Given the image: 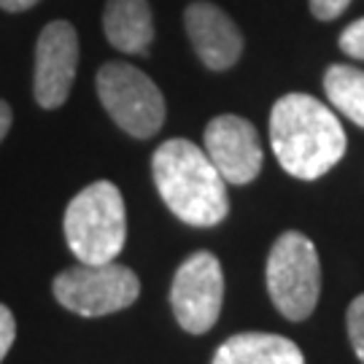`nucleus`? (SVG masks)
Instances as JSON below:
<instances>
[{"mask_svg":"<svg viewBox=\"0 0 364 364\" xmlns=\"http://www.w3.org/2000/svg\"><path fill=\"white\" fill-rule=\"evenodd\" d=\"M108 43L124 54H146L154 43V14L149 0H108L103 11Z\"/></svg>","mask_w":364,"mask_h":364,"instance_id":"9b49d317","label":"nucleus"},{"mask_svg":"<svg viewBox=\"0 0 364 364\" xmlns=\"http://www.w3.org/2000/svg\"><path fill=\"white\" fill-rule=\"evenodd\" d=\"M324 92L335 111L364 127V70L353 65H329L324 73Z\"/></svg>","mask_w":364,"mask_h":364,"instance_id":"ddd939ff","label":"nucleus"},{"mask_svg":"<svg viewBox=\"0 0 364 364\" xmlns=\"http://www.w3.org/2000/svg\"><path fill=\"white\" fill-rule=\"evenodd\" d=\"M308 6H311V14L316 19L332 22V19H338L340 14L351 6V0H308Z\"/></svg>","mask_w":364,"mask_h":364,"instance_id":"dca6fc26","label":"nucleus"},{"mask_svg":"<svg viewBox=\"0 0 364 364\" xmlns=\"http://www.w3.org/2000/svg\"><path fill=\"white\" fill-rule=\"evenodd\" d=\"M270 146L291 178L316 181L343 159L348 138L329 105L305 92H289L270 111Z\"/></svg>","mask_w":364,"mask_h":364,"instance_id":"f257e3e1","label":"nucleus"},{"mask_svg":"<svg viewBox=\"0 0 364 364\" xmlns=\"http://www.w3.org/2000/svg\"><path fill=\"white\" fill-rule=\"evenodd\" d=\"M78 68V33L65 19H54L41 30L36 43V103L54 111L68 100Z\"/></svg>","mask_w":364,"mask_h":364,"instance_id":"6e6552de","label":"nucleus"},{"mask_svg":"<svg viewBox=\"0 0 364 364\" xmlns=\"http://www.w3.org/2000/svg\"><path fill=\"white\" fill-rule=\"evenodd\" d=\"M68 248L81 264H108L127 240L124 197L117 183L95 181L84 186L65 208L63 219Z\"/></svg>","mask_w":364,"mask_h":364,"instance_id":"7ed1b4c3","label":"nucleus"},{"mask_svg":"<svg viewBox=\"0 0 364 364\" xmlns=\"http://www.w3.org/2000/svg\"><path fill=\"white\" fill-rule=\"evenodd\" d=\"M346 324H348V340H351L353 353L364 364V294L353 299L346 313Z\"/></svg>","mask_w":364,"mask_h":364,"instance_id":"4468645a","label":"nucleus"},{"mask_svg":"<svg viewBox=\"0 0 364 364\" xmlns=\"http://www.w3.org/2000/svg\"><path fill=\"white\" fill-rule=\"evenodd\" d=\"M224 302V273L221 262L210 251H195L173 275L170 308L183 332L205 335L219 321Z\"/></svg>","mask_w":364,"mask_h":364,"instance_id":"0eeeda50","label":"nucleus"},{"mask_svg":"<svg viewBox=\"0 0 364 364\" xmlns=\"http://www.w3.org/2000/svg\"><path fill=\"white\" fill-rule=\"evenodd\" d=\"M210 364H305V356L284 335L240 332L221 343Z\"/></svg>","mask_w":364,"mask_h":364,"instance_id":"f8f14e48","label":"nucleus"},{"mask_svg":"<svg viewBox=\"0 0 364 364\" xmlns=\"http://www.w3.org/2000/svg\"><path fill=\"white\" fill-rule=\"evenodd\" d=\"M14 340H16V321H14V313L0 305V362L9 356Z\"/></svg>","mask_w":364,"mask_h":364,"instance_id":"f3484780","label":"nucleus"},{"mask_svg":"<svg viewBox=\"0 0 364 364\" xmlns=\"http://www.w3.org/2000/svg\"><path fill=\"white\" fill-rule=\"evenodd\" d=\"M36 3L41 0H0V9L9 14H19V11H27V9H33Z\"/></svg>","mask_w":364,"mask_h":364,"instance_id":"6ab92c4d","label":"nucleus"},{"mask_svg":"<svg viewBox=\"0 0 364 364\" xmlns=\"http://www.w3.org/2000/svg\"><path fill=\"white\" fill-rule=\"evenodd\" d=\"M267 291L278 313L289 321H305L321 294V262L308 235L289 230L267 254Z\"/></svg>","mask_w":364,"mask_h":364,"instance_id":"20e7f679","label":"nucleus"},{"mask_svg":"<svg viewBox=\"0 0 364 364\" xmlns=\"http://www.w3.org/2000/svg\"><path fill=\"white\" fill-rule=\"evenodd\" d=\"M183 27L195 54L208 70L221 73L237 65L243 54V33L235 25L232 16L221 11L216 3H208V0L189 3L183 11Z\"/></svg>","mask_w":364,"mask_h":364,"instance_id":"9d476101","label":"nucleus"},{"mask_svg":"<svg viewBox=\"0 0 364 364\" xmlns=\"http://www.w3.org/2000/svg\"><path fill=\"white\" fill-rule=\"evenodd\" d=\"M52 291L57 302L76 316L100 318L108 313L130 308L141 294V281L135 270L119 262L108 264H81L68 267L54 278Z\"/></svg>","mask_w":364,"mask_h":364,"instance_id":"423d86ee","label":"nucleus"},{"mask_svg":"<svg viewBox=\"0 0 364 364\" xmlns=\"http://www.w3.org/2000/svg\"><path fill=\"white\" fill-rule=\"evenodd\" d=\"M340 52L353 60H364V16L340 33Z\"/></svg>","mask_w":364,"mask_h":364,"instance_id":"2eb2a0df","label":"nucleus"},{"mask_svg":"<svg viewBox=\"0 0 364 364\" xmlns=\"http://www.w3.org/2000/svg\"><path fill=\"white\" fill-rule=\"evenodd\" d=\"M95 90L119 130L146 141L165 124V97L141 68L130 63H105L95 76Z\"/></svg>","mask_w":364,"mask_h":364,"instance_id":"39448f33","label":"nucleus"},{"mask_svg":"<svg viewBox=\"0 0 364 364\" xmlns=\"http://www.w3.org/2000/svg\"><path fill=\"white\" fill-rule=\"evenodd\" d=\"M151 176L162 203L183 224L216 227L227 219V181L197 144L186 138L165 141L151 156Z\"/></svg>","mask_w":364,"mask_h":364,"instance_id":"f03ea898","label":"nucleus"},{"mask_svg":"<svg viewBox=\"0 0 364 364\" xmlns=\"http://www.w3.org/2000/svg\"><path fill=\"white\" fill-rule=\"evenodd\" d=\"M203 141H205V154L227 183L246 186L262 173L264 151L259 132L248 119L235 114L210 119Z\"/></svg>","mask_w":364,"mask_h":364,"instance_id":"1a4fd4ad","label":"nucleus"},{"mask_svg":"<svg viewBox=\"0 0 364 364\" xmlns=\"http://www.w3.org/2000/svg\"><path fill=\"white\" fill-rule=\"evenodd\" d=\"M11 122H14L11 105L6 103V100H0V141L9 135V130H11Z\"/></svg>","mask_w":364,"mask_h":364,"instance_id":"a211bd4d","label":"nucleus"}]
</instances>
